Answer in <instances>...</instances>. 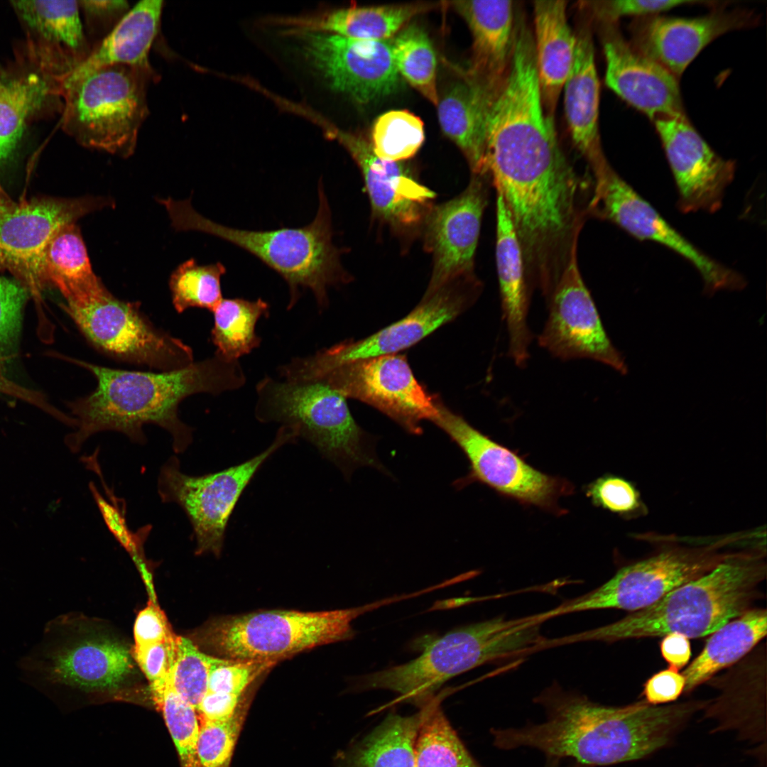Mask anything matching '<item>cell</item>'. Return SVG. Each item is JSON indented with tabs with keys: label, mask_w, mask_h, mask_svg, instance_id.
I'll return each mask as SVG.
<instances>
[{
	"label": "cell",
	"mask_w": 767,
	"mask_h": 767,
	"mask_svg": "<svg viewBox=\"0 0 767 767\" xmlns=\"http://www.w3.org/2000/svg\"><path fill=\"white\" fill-rule=\"evenodd\" d=\"M33 69L0 84V164L12 155L27 124L45 105L60 103V77L33 57Z\"/></svg>",
	"instance_id": "cell-30"
},
{
	"label": "cell",
	"mask_w": 767,
	"mask_h": 767,
	"mask_svg": "<svg viewBox=\"0 0 767 767\" xmlns=\"http://www.w3.org/2000/svg\"><path fill=\"white\" fill-rule=\"evenodd\" d=\"M425 140L422 120L408 110H391L380 115L371 131V146L381 159L400 162L413 157Z\"/></svg>",
	"instance_id": "cell-41"
},
{
	"label": "cell",
	"mask_w": 767,
	"mask_h": 767,
	"mask_svg": "<svg viewBox=\"0 0 767 767\" xmlns=\"http://www.w3.org/2000/svg\"><path fill=\"white\" fill-rule=\"evenodd\" d=\"M653 121L675 179L680 209L685 212L719 210L734 177V163L717 154L686 116Z\"/></svg>",
	"instance_id": "cell-20"
},
{
	"label": "cell",
	"mask_w": 767,
	"mask_h": 767,
	"mask_svg": "<svg viewBox=\"0 0 767 767\" xmlns=\"http://www.w3.org/2000/svg\"><path fill=\"white\" fill-rule=\"evenodd\" d=\"M315 381L346 398L366 403L414 435L424 420L433 421L438 401L415 379L404 355L393 354L359 359L336 366Z\"/></svg>",
	"instance_id": "cell-17"
},
{
	"label": "cell",
	"mask_w": 767,
	"mask_h": 767,
	"mask_svg": "<svg viewBox=\"0 0 767 767\" xmlns=\"http://www.w3.org/2000/svg\"><path fill=\"white\" fill-rule=\"evenodd\" d=\"M437 115L443 133L461 150L472 173L484 176L487 105L464 74L439 97Z\"/></svg>",
	"instance_id": "cell-34"
},
{
	"label": "cell",
	"mask_w": 767,
	"mask_h": 767,
	"mask_svg": "<svg viewBox=\"0 0 767 767\" xmlns=\"http://www.w3.org/2000/svg\"><path fill=\"white\" fill-rule=\"evenodd\" d=\"M111 198L43 197L16 202L0 189V271H7L28 290L40 310L48 285L43 272L45 250L64 226L105 207Z\"/></svg>",
	"instance_id": "cell-12"
},
{
	"label": "cell",
	"mask_w": 767,
	"mask_h": 767,
	"mask_svg": "<svg viewBox=\"0 0 767 767\" xmlns=\"http://www.w3.org/2000/svg\"><path fill=\"white\" fill-rule=\"evenodd\" d=\"M60 306L93 347L114 359L160 371L194 362L188 345L156 327L140 303L115 297L97 276Z\"/></svg>",
	"instance_id": "cell-10"
},
{
	"label": "cell",
	"mask_w": 767,
	"mask_h": 767,
	"mask_svg": "<svg viewBox=\"0 0 767 767\" xmlns=\"http://www.w3.org/2000/svg\"><path fill=\"white\" fill-rule=\"evenodd\" d=\"M545 611L515 619L497 616L455 629L425 646L407 663L361 677L364 689H386L403 700L425 704L447 680L497 660L537 652Z\"/></svg>",
	"instance_id": "cell-5"
},
{
	"label": "cell",
	"mask_w": 767,
	"mask_h": 767,
	"mask_svg": "<svg viewBox=\"0 0 767 767\" xmlns=\"http://www.w3.org/2000/svg\"><path fill=\"white\" fill-rule=\"evenodd\" d=\"M702 2L692 0H612L589 1L586 5L599 23H617L624 16H653L680 5Z\"/></svg>",
	"instance_id": "cell-49"
},
{
	"label": "cell",
	"mask_w": 767,
	"mask_h": 767,
	"mask_svg": "<svg viewBox=\"0 0 767 767\" xmlns=\"http://www.w3.org/2000/svg\"><path fill=\"white\" fill-rule=\"evenodd\" d=\"M293 33L302 39L305 60L334 90L366 104L397 89L399 73L388 40H359L314 31Z\"/></svg>",
	"instance_id": "cell-19"
},
{
	"label": "cell",
	"mask_w": 767,
	"mask_h": 767,
	"mask_svg": "<svg viewBox=\"0 0 767 767\" xmlns=\"http://www.w3.org/2000/svg\"><path fill=\"white\" fill-rule=\"evenodd\" d=\"M472 36L464 75L489 105L507 75L513 46L516 11L511 1H455Z\"/></svg>",
	"instance_id": "cell-25"
},
{
	"label": "cell",
	"mask_w": 767,
	"mask_h": 767,
	"mask_svg": "<svg viewBox=\"0 0 767 767\" xmlns=\"http://www.w3.org/2000/svg\"><path fill=\"white\" fill-rule=\"evenodd\" d=\"M391 42L399 75L428 101L437 106V60L432 43L423 29L410 25Z\"/></svg>",
	"instance_id": "cell-39"
},
{
	"label": "cell",
	"mask_w": 767,
	"mask_h": 767,
	"mask_svg": "<svg viewBox=\"0 0 767 767\" xmlns=\"http://www.w3.org/2000/svg\"><path fill=\"white\" fill-rule=\"evenodd\" d=\"M269 308L261 298H222L212 311L210 338L217 348L215 354L235 361L258 347L261 339L256 333V325L261 317L268 316Z\"/></svg>",
	"instance_id": "cell-36"
},
{
	"label": "cell",
	"mask_w": 767,
	"mask_h": 767,
	"mask_svg": "<svg viewBox=\"0 0 767 767\" xmlns=\"http://www.w3.org/2000/svg\"><path fill=\"white\" fill-rule=\"evenodd\" d=\"M438 414L433 421L459 447L469 462L468 475L457 483L464 486L479 482L501 495L519 503L535 506L557 515L560 497L574 492L566 479L545 474L527 463L517 453L496 442L438 401Z\"/></svg>",
	"instance_id": "cell-14"
},
{
	"label": "cell",
	"mask_w": 767,
	"mask_h": 767,
	"mask_svg": "<svg viewBox=\"0 0 767 767\" xmlns=\"http://www.w3.org/2000/svg\"><path fill=\"white\" fill-rule=\"evenodd\" d=\"M755 19L749 11L740 10L697 18L641 17L631 25L630 44L678 78L709 43L725 33L749 26Z\"/></svg>",
	"instance_id": "cell-24"
},
{
	"label": "cell",
	"mask_w": 767,
	"mask_h": 767,
	"mask_svg": "<svg viewBox=\"0 0 767 767\" xmlns=\"http://www.w3.org/2000/svg\"><path fill=\"white\" fill-rule=\"evenodd\" d=\"M226 273L220 262L199 265L192 258L178 266L170 277L173 304L179 313L190 308L212 311L222 299L220 280Z\"/></svg>",
	"instance_id": "cell-40"
},
{
	"label": "cell",
	"mask_w": 767,
	"mask_h": 767,
	"mask_svg": "<svg viewBox=\"0 0 767 767\" xmlns=\"http://www.w3.org/2000/svg\"><path fill=\"white\" fill-rule=\"evenodd\" d=\"M255 416L261 423H282L312 444L349 477L359 467H383L369 449L365 434L352 417L346 398L318 381L261 380L256 387Z\"/></svg>",
	"instance_id": "cell-9"
},
{
	"label": "cell",
	"mask_w": 767,
	"mask_h": 767,
	"mask_svg": "<svg viewBox=\"0 0 767 767\" xmlns=\"http://www.w3.org/2000/svg\"><path fill=\"white\" fill-rule=\"evenodd\" d=\"M43 272L48 286L57 288L64 299L95 275L75 223L64 226L52 238L45 252Z\"/></svg>",
	"instance_id": "cell-37"
},
{
	"label": "cell",
	"mask_w": 767,
	"mask_h": 767,
	"mask_svg": "<svg viewBox=\"0 0 767 767\" xmlns=\"http://www.w3.org/2000/svg\"><path fill=\"white\" fill-rule=\"evenodd\" d=\"M176 637L170 641L134 648L133 656L149 682L153 700L162 694L171 674Z\"/></svg>",
	"instance_id": "cell-48"
},
{
	"label": "cell",
	"mask_w": 767,
	"mask_h": 767,
	"mask_svg": "<svg viewBox=\"0 0 767 767\" xmlns=\"http://www.w3.org/2000/svg\"><path fill=\"white\" fill-rule=\"evenodd\" d=\"M60 357L88 370L97 381L92 393L68 403L77 425L64 441L73 453L89 437L104 431L121 433L133 442L144 444L146 424L168 431L173 451L183 453L192 442V428L179 418L182 401L195 393L217 395L238 389L246 382L238 360L217 354L179 369L159 372L112 369Z\"/></svg>",
	"instance_id": "cell-1"
},
{
	"label": "cell",
	"mask_w": 767,
	"mask_h": 767,
	"mask_svg": "<svg viewBox=\"0 0 767 767\" xmlns=\"http://www.w3.org/2000/svg\"><path fill=\"white\" fill-rule=\"evenodd\" d=\"M606 85L650 119L685 116L678 78L624 40L616 23H599Z\"/></svg>",
	"instance_id": "cell-23"
},
{
	"label": "cell",
	"mask_w": 767,
	"mask_h": 767,
	"mask_svg": "<svg viewBox=\"0 0 767 767\" xmlns=\"http://www.w3.org/2000/svg\"><path fill=\"white\" fill-rule=\"evenodd\" d=\"M533 14L532 33L540 97L545 114L554 119L573 64L576 36L567 22L566 1H535Z\"/></svg>",
	"instance_id": "cell-29"
},
{
	"label": "cell",
	"mask_w": 767,
	"mask_h": 767,
	"mask_svg": "<svg viewBox=\"0 0 767 767\" xmlns=\"http://www.w3.org/2000/svg\"><path fill=\"white\" fill-rule=\"evenodd\" d=\"M163 1H139L72 70L86 72L113 65L150 67L148 53L157 36Z\"/></svg>",
	"instance_id": "cell-31"
},
{
	"label": "cell",
	"mask_w": 767,
	"mask_h": 767,
	"mask_svg": "<svg viewBox=\"0 0 767 767\" xmlns=\"http://www.w3.org/2000/svg\"><path fill=\"white\" fill-rule=\"evenodd\" d=\"M584 493L594 506L626 520L648 513L635 484L619 476L606 474L586 485Z\"/></svg>",
	"instance_id": "cell-44"
},
{
	"label": "cell",
	"mask_w": 767,
	"mask_h": 767,
	"mask_svg": "<svg viewBox=\"0 0 767 767\" xmlns=\"http://www.w3.org/2000/svg\"><path fill=\"white\" fill-rule=\"evenodd\" d=\"M207 656L188 638L176 637L173 685L195 711L207 689Z\"/></svg>",
	"instance_id": "cell-45"
},
{
	"label": "cell",
	"mask_w": 767,
	"mask_h": 767,
	"mask_svg": "<svg viewBox=\"0 0 767 767\" xmlns=\"http://www.w3.org/2000/svg\"><path fill=\"white\" fill-rule=\"evenodd\" d=\"M766 544L739 550L653 604L613 623L563 636L562 643L616 642L670 633L688 638L708 636L750 609L766 577Z\"/></svg>",
	"instance_id": "cell-3"
},
{
	"label": "cell",
	"mask_w": 767,
	"mask_h": 767,
	"mask_svg": "<svg viewBox=\"0 0 767 767\" xmlns=\"http://www.w3.org/2000/svg\"><path fill=\"white\" fill-rule=\"evenodd\" d=\"M415 745V767H481L469 754L440 709L437 698L425 704Z\"/></svg>",
	"instance_id": "cell-38"
},
{
	"label": "cell",
	"mask_w": 767,
	"mask_h": 767,
	"mask_svg": "<svg viewBox=\"0 0 767 767\" xmlns=\"http://www.w3.org/2000/svg\"><path fill=\"white\" fill-rule=\"evenodd\" d=\"M298 438L282 425L273 443L264 451L223 470L200 476L183 473L178 457L171 456L161 467L158 492L163 503H175L188 518L196 543L195 553L219 557L233 511L257 471L278 449Z\"/></svg>",
	"instance_id": "cell-11"
},
{
	"label": "cell",
	"mask_w": 767,
	"mask_h": 767,
	"mask_svg": "<svg viewBox=\"0 0 767 767\" xmlns=\"http://www.w3.org/2000/svg\"><path fill=\"white\" fill-rule=\"evenodd\" d=\"M432 3L339 9L309 17L285 20L293 31H314L349 38L387 40L415 16L433 9Z\"/></svg>",
	"instance_id": "cell-32"
},
{
	"label": "cell",
	"mask_w": 767,
	"mask_h": 767,
	"mask_svg": "<svg viewBox=\"0 0 767 767\" xmlns=\"http://www.w3.org/2000/svg\"><path fill=\"white\" fill-rule=\"evenodd\" d=\"M577 236L548 296L549 314L538 343L562 360L593 359L626 374L625 360L607 335L579 270Z\"/></svg>",
	"instance_id": "cell-18"
},
{
	"label": "cell",
	"mask_w": 767,
	"mask_h": 767,
	"mask_svg": "<svg viewBox=\"0 0 767 767\" xmlns=\"http://www.w3.org/2000/svg\"><path fill=\"white\" fill-rule=\"evenodd\" d=\"M26 29L32 52L64 67L77 65L90 53L78 1H11Z\"/></svg>",
	"instance_id": "cell-28"
},
{
	"label": "cell",
	"mask_w": 767,
	"mask_h": 767,
	"mask_svg": "<svg viewBox=\"0 0 767 767\" xmlns=\"http://www.w3.org/2000/svg\"><path fill=\"white\" fill-rule=\"evenodd\" d=\"M595 180L592 207L609 219L641 240L656 242L687 260L697 269L709 294L721 290H738L744 278L704 254L667 222L610 166L607 161L592 168Z\"/></svg>",
	"instance_id": "cell-16"
},
{
	"label": "cell",
	"mask_w": 767,
	"mask_h": 767,
	"mask_svg": "<svg viewBox=\"0 0 767 767\" xmlns=\"http://www.w3.org/2000/svg\"><path fill=\"white\" fill-rule=\"evenodd\" d=\"M134 634L135 646L168 641L176 636L164 613L151 602L138 613L134 624Z\"/></svg>",
	"instance_id": "cell-51"
},
{
	"label": "cell",
	"mask_w": 767,
	"mask_h": 767,
	"mask_svg": "<svg viewBox=\"0 0 767 767\" xmlns=\"http://www.w3.org/2000/svg\"><path fill=\"white\" fill-rule=\"evenodd\" d=\"M316 216L308 225L267 231L239 229L216 223L197 212L190 200L160 199L177 230L202 232L225 240L251 254L281 275L289 288L288 309L310 289L320 308L327 303L330 286L348 281L340 263L342 251L332 243L330 206L321 181Z\"/></svg>",
	"instance_id": "cell-4"
},
{
	"label": "cell",
	"mask_w": 767,
	"mask_h": 767,
	"mask_svg": "<svg viewBox=\"0 0 767 767\" xmlns=\"http://www.w3.org/2000/svg\"><path fill=\"white\" fill-rule=\"evenodd\" d=\"M21 676L45 687H119L133 670L127 648L107 638H77L62 619L49 621L40 641L18 662Z\"/></svg>",
	"instance_id": "cell-13"
},
{
	"label": "cell",
	"mask_w": 767,
	"mask_h": 767,
	"mask_svg": "<svg viewBox=\"0 0 767 767\" xmlns=\"http://www.w3.org/2000/svg\"><path fill=\"white\" fill-rule=\"evenodd\" d=\"M478 283L473 278L450 283L424 296L413 311L400 320L359 340L342 342L315 354L297 358V376L315 380L341 364L381 355L397 354L418 343L438 327L456 318L474 301Z\"/></svg>",
	"instance_id": "cell-15"
},
{
	"label": "cell",
	"mask_w": 767,
	"mask_h": 767,
	"mask_svg": "<svg viewBox=\"0 0 767 767\" xmlns=\"http://www.w3.org/2000/svg\"><path fill=\"white\" fill-rule=\"evenodd\" d=\"M742 532L707 538L668 536L652 556L626 565L597 588L549 609L551 619L575 612L645 609L742 549Z\"/></svg>",
	"instance_id": "cell-8"
},
{
	"label": "cell",
	"mask_w": 767,
	"mask_h": 767,
	"mask_svg": "<svg viewBox=\"0 0 767 767\" xmlns=\"http://www.w3.org/2000/svg\"><path fill=\"white\" fill-rule=\"evenodd\" d=\"M545 722L521 728L493 729L501 749L528 746L548 757L572 758L584 766H604L642 758L664 746L702 704L652 705L644 700L611 707L557 685L535 700Z\"/></svg>",
	"instance_id": "cell-2"
},
{
	"label": "cell",
	"mask_w": 767,
	"mask_h": 767,
	"mask_svg": "<svg viewBox=\"0 0 767 767\" xmlns=\"http://www.w3.org/2000/svg\"><path fill=\"white\" fill-rule=\"evenodd\" d=\"M685 679L678 670L668 668L654 674L643 685L642 695L652 705L675 701L684 692Z\"/></svg>",
	"instance_id": "cell-52"
},
{
	"label": "cell",
	"mask_w": 767,
	"mask_h": 767,
	"mask_svg": "<svg viewBox=\"0 0 767 767\" xmlns=\"http://www.w3.org/2000/svg\"><path fill=\"white\" fill-rule=\"evenodd\" d=\"M154 77L151 66L71 70L60 81L62 129L87 148L131 156L148 115V88Z\"/></svg>",
	"instance_id": "cell-6"
},
{
	"label": "cell",
	"mask_w": 767,
	"mask_h": 767,
	"mask_svg": "<svg viewBox=\"0 0 767 767\" xmlns=\"http://www.w3.org/2000/svg\"><path fill=\"white\" fill-rule=\"evenodd\" d=\"M1 78L0 77V84H1Z\"/></svg>",
	"instance_id": "cell-55"
},
{
	"label": "cell",
	"mask_w": 767,
	"mask_h": 767,
	"mask_svg": "<svg viewBox=\"0 0 767 767\" xmlns=\"http://www.w3.org/2000/svg\"><path fill=\"white\" fill-rule=\"evenodd\" d=\"M573 64L563 87L566 119L575 147L592 168L606 161L599 132V82L589 25L577 29Z\"/></svg>",
	"instance_id": "cell-27"
},
{
	"label": "cell",
	"mask_w": 767,
	"mask_h": 767,
	"mask_svg": "<svg viewBox=\"0 0 767 767\" xmlns=\"http://www.w3.org/2000/svg\"><path fill=\"white\" fill-rule=\"evenodd\" d=\"M424 707L411 716L389 715L350 755V767H415Z\"/></svg>",
	"instance_id": "cell-35"
},
{
	"label": "cell",
	"mask_w": 767,
	"mask_h": 767,
	"mask_svg": "<svg viewBox=\"0 0 767 767\" xmlns=\"http://www.w3.org/2000/svg\"><path fill=\"white\" fill-rule=\"evenodd\" d=\"M246 712L244 697L228 719L200 724L197 752L200 767H229Z\"/></svg>",
	"instance_id": "cell-43"
},
{
	"label": "cell",
	"mask_w": 767,
	"mask_h": 767,
	"mask_svg": "<svg viewBox=\"0 0 767 767\" xmlns=\"http://www.w3.org/2000/svg\"><path fill=\"white\" fill-rule=\"evenodd\" d=\"M209 665L206 692L240 698L245 690L274 661H245L207 656Z\"/></svg>",
	"instance_id": "cell-47"
},
{
	"label": "cell",
	"mask_w": 767,
	"mask_h": 767,
	"mask_svg": "<svg viewBox=\"0 0 767 767\" xmlns=\"http://www.w3.org/2000/svg\"><path fill=\"white\" fill-rule=\"evenodd\" d=\"M496 260L508 354L519 366L529 357L531 334L527 324L529 295L523 254L511 214L501 195L496 200Z\"/></svg>",
	"instance_id": "cell-26"
},
{
	"label": "cell",
	"mask_w": 767,
	"mask_h": 767,
	"mask_svg": "<svg viewBox=\"0 0 767 767\" xmlns=\"http://www.w3.org/2000/svg\"><path fill=\"white\" fill-rule=\"evenodd\" d=\"M560 758L555 757H548V761L545 767H562L560 763ZM566 767H586V766L582 765L579 763H575L572 765L567 766Z\"/></svg>",
	"instance_id": "cell-54"
},
{
	"label": "cell",
	"mask_w": 767,
	"mask_h": 767,
	"mask_svg": "<svg viewBox=\"0 0 767 767\" xmlns=\"http://www.w3.org/2000/svg\"><path fill=\"white\" fill-rule=\"evenodd\" d=\"M766 609L750 608L709 634L698 656L683 670L685 692L736 663L766 636Z\"/></svg>",
	"instance_id": "cell-33"
},
{
	"label": "cell",
	"mask_w": 767,
	"mask_h": 767,
	"mask_svg": "<svg viewBox=\"0 0 767 767\" xmlns=\"http://www.w3.org/2000/svg\"><path fill=\"white\" fill-rule=\"evenodd\" d=\"M316 119L326 136L340 143L359 168L376 217L396 229L424 222L435 197L431 190L418 182L401 162L379 158L362 136Z\"/></svg>",
	"instance_id": "cell-22"
},
{
	"label": "cell",
	"mask_w": 767,
	"mask_h": 767,
	"mask_svg": "<svg viewBox=\"0 0 767 767\" xmlns=\"http://www.w3.org/2000/svg\"><path fill=\"white\" fill-rule=\"evenodd\" d=\"M390 604L386 598L344 609L271 610L229 616L212 620L196 637L202 646L224 658L277 663L316 646L352 638L356 618Z\"/></svg>",
	"instance_id": "cell-7"
},
{
	"label": "cell",
	"mask_w": 767,
	"mask_h": 767,
	"mask_svg": "<svg viewBox=\"0 0 767 767\" xmlns=\"http://www.w3.org/2000/svg\"><path fill=\"white\" fill-rule=\"evenodd\" d=\"M474 175L457 197L432 207L425 222V246L433 268L425 295L455 281L472 277L481 222L486 205L482 178Z\"/></svg>",
	"instance_id": "cell-21"
},
{
	"label": "cell",
	"mask_w": 767,
	"mask_h": 767,
	"mask_svg": "<svg viewBox=\"0 0 767 767\" xmlns=\"http://www.w3.org/2000/svg\"><path fill=\"white\" fill-rule=\"evenodd\" d=\"M78 3L85 15L88 31L94 37L101 38V40L129 11L128 3L121 0L78 1Z\"/></svg>",
	"instance_id": "cell-50"
},
{
	"label": "cell",
	"mask_w": 767,
	"mask_h": 767,
	"mask_svg": "<svg viewBox=\"0 0 767 767\" xmlns=\"http://www.w3.org/2000/svg\"><path fill=\"white\" fill-rule=\"evenodd\" d=\"M660 648L663 658L669 665L668 668L678 671L687 664L691 657L689 638L678 633L664 636Z\"/></svg>",
	"instance_id": "cell-53"
},
{
	"label": "cell",
	"mask_w": 767,
	"mask_h": 767,
	"mask_svg": "<svg viewBox=\"0 0 767 767\" xmlns=\"http://www.w3.org/2000/svg\"><path fill=\"white\" fill-rule=\"evenodd\" d=\"M30 298L18 281L0 273V366L5 370L18 351L23 310Z\"/></svg>",
	"instance_id": "cell-46"
},
{
	"label": "cell",
	"mask_w": 767,
	"mask_h": 767,
	"mask_svg": "<svg viewBox=\"0 0 767 767\" xmlns=\"http://www.w3.org/2000/svg\"><path fill=\"white\" fill-rule=\"evenodd\" d=\"M177 747L182 767H200L197 746L200 724L195 708L175 690L172 672L162 694L153 700Z\"/></svg>",
	"instance_id": "cell-42"
}]
</instances>
